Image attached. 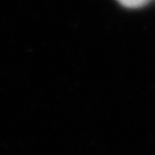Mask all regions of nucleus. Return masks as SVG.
I'll use <instances>...</instances> for the list:
<instances>
[{"mask_svg":"<svg viewBox=\"0 0 155 155\" xmlns=\"http://www.w3.org/2000/svg\"><path fill=\"white\" fill-rule=\"evenodd\" d=\"M117 1L127 8H140L150 3L151 0H117Z\"/></svg>","mask_w":155,"mask_h":155,"instance_id":"f257e3e1","label":"nucleus"}]
</instances>
